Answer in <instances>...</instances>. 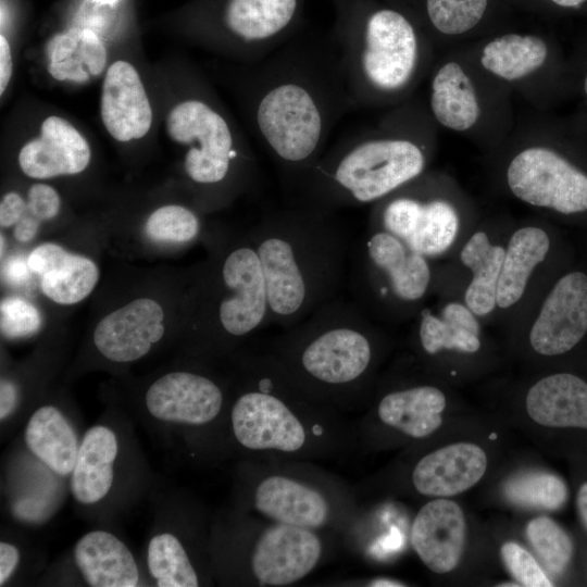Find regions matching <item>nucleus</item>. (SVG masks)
<instances>
[{
  "instance_id": "nucleus-19",
  "label": "nucleus",
  "mask_w": 587,
  "mask_h": 587,
  "mask_svg": "<svg viewBox=\"0 0 587 587\" xmlns=\"http://www.w3.org/2000/svg\"><path fill=\"white\" fill-rule=\"evenodd\" d=\"M300 0H227L224 27L254 60L270 55L290 39Z\"/></svg>"
},
{
  "instance_id": "nucleus-1",
  "label": "nucleus",
  "mask_w": 587,
  "mask_h": 587,
  "mask_svg": "<svg viewBox=\"0 0 587 587\" xmlns=\"http://www.w3.org/2000/svg\"><path fill=\"white\" fill-rule=\"evenodd\" d=\"M251 115L265 152L292 189L353 109L335 39L289 40L259 61Z\"/></svg>"
},
{
  "instance_id": "nucleus-28",
  "label": "nucleus",
  "mask_w": 587,
  "mask_h": 587,
  "mask_svg": "<svg viewBox=\"0 0 587 587\" xmlns=\"http://www.w3.org/2000/svg\"><path fill=\"white\" fill-rule=\"evenodd\" d=\"M117 451V438L111 428L97 425L85 433L71 473V491L77 502L92 504L109 494Z\"/></svg>"
},
{
  "instance_id": "nucleus-8",
  "label": "nucleus",
  "mask_w": 587,
  "mask_h": 587,
  "mask_svg": "<svg viewBox=\"0 0 587 587\" xmlns=\"http://www.w3.org/2000/svg\"><path fill=\"white\" fill-rule=\"evenodd\" d=\"M252 363V385L238 396L230 411L236 440L252 451L302 450L308 433L291 407L302 386L273 354Z\"/></svg>"
},
{
  "instance_id": "nucleus-34",
  "label": "nucleus",
  "mask_w": 587,
  "mask_h": 587,
  "mask_svg": "<svg viewBox=\"0 0 587 587\" xmlns=\"http://www.w3.org/2000/svg\"><path fill=\"white\" fill-rule=\"evenodd\" d=\"M517 516H522V520L514 525L516 532L557 583L572 564L575 553L573 538L549 513Z\"/></svg>"
},
{
  "instance_id": "nucleus-29",
  "label": "nucleus",
  "mask_w": 587,
  "mask_h": 587,
  "mask_svg": "<svg viewBox=\"0 0 587 587\" xmlns=\"http://www.w3.org/2000/svg\"><path fill=\"white\" fill-rule=\"evenodd\" d=\"M24 437L30 452L51 471L61 476L72 473L80 444L73 426L58 408H38L27 422Z\"/></svg>"
},
{
  "instance_id": "nucleus-42",
  "label": "nucleus",
  "mask_w": 587,
  "mask_h": 587,
  "mask_svg": "<svg viewBox=\"0 0 587 587\" xmlns=\"http://www.w3.org/2000/svg\"><path fill=\"white\" fill-rule=\"evenodd\" d=\"M26 209V200H24L17 192L11 191L5 193L0 203L1 227L8 228L16 225L25 214Z\"/></svg>"
},
{
  "instance_id": "nucleus-26",
  "label": "nucleus",
  "mask_w": 587,
  "mask_h": 587,
  "mask_svg": "<svg viewBox=\"0 0 587 587\" xmlns=\"http://www.w3.org/2000/svg\"><path fill=\"white\" fill-rule=\"evenodd\" d=\"M74 561L91 587H135L139 571L128 547L113 534L92 530L78 539Z\"/></svg>"
},
{
  "instance_id": "nucleus-3",
  "label": "nucleus",
  "mask_w": 587,
  "mask_h": 587,
  "mask_svg": "<svg viewBox=\"0 0 587 587\" xmlns=\"http://www.w3.org/2000/svg\"><path fill=\"white\" fill-rule=\"evenodd\" d=\"M379 346L366 313L338 295L284 329L273 355L314 396H345L371 379Z\"/></svg>"
},
{
  "instance_id": "nucleus-25",
  "label": "nucleus",
  "mask_w": 587,
  "mask_h": 587,
  "mask_svg": "<svg viewBox=\"0 0 587 587\" xmlns=\"http://www.w3.org/2000/svg\"><path fill=\"white\" fill-rule=\"evenodd\" d=\"M255 510L275 523L310 529L325 526L330 505L319 489L285 475H270L257 486Z\"/></svg>"
},
{
  "instance_id": "nucleus-40",
  "label": "nucleus",
  "mask_w": 587,
  "mask_h": 587,
  "mask_svg": "<svg viewBox=\"0 0 587 587\" xmlns=\"http://www.w3.org/2000/svg\"><path fill=\"white\" fill-rule=\"evenodd\" d=\"M1 332L7 337H22L37 332L41 315L30 302L20 297H7L0 303Z\"/></svg>"
},
{
  "instance_id": "nucleus-7",
  "label": "nucleus",
  "mask_w": 587,
  "mask_h": 587,
  "mask_svg": "<svg viewBox=\"0 0 587 587\" xmlns=\"http://www.w3.org/2000/svg\"><path fill=\"white\" fill-rule=\"evenodd\" d=\"M410 542L424 567L450 584L486 579L498 565L487 524L458 498L426 500L412 521Z\"/></svg>"
},
{
  "instance_id": "nucleus-13",
  "label": "nucleus",
  "mask_w": 587,
  "mask_h": 587,
  "mask_svg": "<svg viewBox=\"0 0 587 587\" xmlns=\"http://www.w3.org/2000/svg\"><path fill=\"white\" fill-rule=\"evenodd\" d=\"M471 412L444 387L416 382L385 389L373 409L375 425L387 447L417 445Z\"/></svg>"
},
{
  "instance_id": "nucleus-2",
  "label": "nucleus",
  "mask_w": 587,
  "mask_h": 587,
  "mask_svg": "<svg viewBox=\"0 0 587 587\" xmlns=\"http://www.w3.org/2000/svg\"><path fill=\"white\" fill-rule=\"evenodd\" d=\"M249 238L264 274L270 324L292 327L339 295L352 241L333 211L303 204L277 210Z\"/></svg>"
},
{
  "instance_id": "nucleus-51",
  "label": "nucleus",
  "mask_w": 587,
  "mask_h": 587,
  "mask_svg": "<svg viewBox=\"0 0 587 587\" xmlns=\"http://www.w3.org/2000/svg\"><path fill=\"white\" fill-rule=\"evenodd\" d=\"M584 91L587 96V73H586V76H585V79H584Z\"/></svg>"
},
{
  "instance_id": "nucleus-30",
  "label": "nucleus",
  "mask_w": 587,
  "mask_h": 587,
  "mask_svg": "<svg viewBox=\"0 0 587 587\" xmlns=\"http://www.w3.org/2000/svg\"><path fill=\"white\" fill-rule=\"evenodd\" d=\"M549 247L548 234L539 227L526 226L514 232L504 251L498 280L499 308H510L521 299L530 274L545 260Z\"/></svg>"
},
{
  "instance_id": "nucleus-21",
  "label": "nucleus",
  "mask_w": 587,
  "mask_h": 587,
  "mask_svg": "<svg viewBox=\"0 0 587 587\" xmlns=\"http://www.w3.org/2000/svg\"><path fill=\"white\" fill-rule=\"evenodd\" d=\"M164 312L158 301L138 298L102 317L93 344L108 360L128 363L145 357L164 335Z\"/></svg>"
},
{
  "instance_id": "nucleus-48",
  "label": "nucleus",
  "mask_w": 587,
  "mask_h": 587,
  "mask_svg": "<svg viewBox=\"0 0 587 587\" xmlns=\"http://www.w3.org/2000/svg\"><path fill=\"white\" fill-rule=\"evenodd\" d=\"M369 586L372 587H404L408 584L403 580L392 577H376L369 582Z\"/></svg>"
},
{
  "instance_id": "nucleus-22",
  "label": "nucleus",
  "mask_w": 587,
  "mask_h": 587,
  "mask_svg": "<svg viewBox=\"0 0 587 587\" xmlns=\"http://www.w3.org/2000/svg\"><path fill=\"white\" fill-rule=\"evenodd\" d=\"M90 157L88 142L71 123L49 116L41 124L40 136L20 150L18 165L26 176L46 179L83 172Z\"/></svg>"
},
{
  "instance_id": "nucleus-15",
  "label": "nucleus",
  "mask_w": 587,
  "mask_h": 587,
  "mask_svg": "<svg viewBox=\"0 0 587 587\" xmlns=\"http://www.w3.org/2000/svg\"><path fill=\"white\" fill-rule=\"evenodd\" d=\"M376 203L370 226L392 234L425 258L444 253L457 237L459 217L446 200L423 199L396 190Z\"/></svg>"
},
{
  "instance_id": "nucleus-18",
  "label": "nucleus",
  "mask_w": 587,
  "mask_h": 587,
  "mask_svg": "<svg viewBox=\"0 0 587 587\" xmlns=\"http://www.w3.org/2000/svg\"><path fill=\"white\" fill-rule=\"evenodd\" d=\"M322 551L321 538L314 529L274 523L254 544L251 571L261 586H287L309 575Z\"/></svg>"
},
{
  "instance_id": "nucleus-36",
  "label": "nucleus",
  "mask_w": 587,
  "mask_h": 587,
  "mask_svg": "<svg viewBox=\"0 0 587 587\" xmlns=\"http://www.w3.org/2000/svg\"><path fill=\"white\" fill-rule=\"evenodd\" d=\"M488 523L495 557L507 578L519 587H552L555 585L534 552L516 532L503 523Z\"/></svg>"
},
{
  "instance_id": "nucleus-14",
  "label": "nucleus",
  "mask_w": 587,
  "mask_h": 587,
  "mask_svg": "<svg viewBox=\"0 0 587 587\" xmlns=\"http://www.w3.org/2000/svg\"><path fill=\"white\" fill-rule=\"evenodd\" d=\"M510 190L520 200L563 214L587 211V175L559 153L530 147L507 171Z\"/></svg>"
},
{
  "instance_id": "nucleus-44",
  "label": "nucleus",
  "mask_w": 587,
  "mask_h": 587,
  "mask_svg": "<svg viewBox=\"0 0 587 587\" xmlns=\"http://www.w3.org/2000/svg\"><path fill=\"white\" fill-rule=\"evenodd\" d=\"M12 76L11 48L7 38L0 36V93L3 95Z\"/></svg>"
},
{
  "instance_id": "nucleus-17",
  "label": "nucleus",
  "mask_w": 587,
  "mask_h": 587,
  "mask_svg": "<svg viewBox=\"0 0 587 587\" xmlns=\"http://www.w3.org/2000/svg\"><path fill=\"white\" fill-rule=\"evenodd\" d=\"M587 333V275L562 276L545 299L528 334V346L538 357L570 352Z\"/></svg>"
},
{
  "instance_id": "nucleus-35",
  "label": "nucleus",
  "mask_w": 587,
  "mask_h": 587,
  "mask_svg": "<svg viewBox=\"0 0 587 587\" xmlns=\"http://www.w3.org/2000/svg\"><path fill=\"white\" fill-rule=\"evenodd\" d=\"M547 55L548 47L541 38L508 34L495 38L484 47L480 63L494 75L515 80L541 67Z\"/></svg>"
},
{
  "instance_id": "nucleus-5",
  "label": "nucleus",
  "mask_w": 587,
  "mask_h": 587,
  "mask_svg": "<svg viewBox=\"0 0 587 587\" xmlns=\"http://www.w3.org/2000/svg\"><path fill=\"white\" fill-rule=\"evenodd\" d=\"M334 39L353 109L401 95L417 73L420 39L397 10L342 2Z\"/></svg>"
},
{
  "instance_id": "nucleus-12",
  "label": "nucleus",
  "mask_w": 587,
  "mask_h": 587,
  "mask_svg": "<svg viewBox=\"0 0 587 587\" xmlns=\"http://www.w3.org/2000/svg\"><path fill=\"white\" fill-rule=\"evenodd\" d=\"M210 292V322L228 339L247 337L270 324L264 274L250 238L221 259Z\"/></svg>"
},
{
  "instance_id": "nucleus-38",
  "label": "nucleus",
  "mask_w": 587,
  "mask_h": 587,
  "mask_svg": "<svg viewBox=\"0 0 587 587\" xmlns=\"http://www.w3.org/2000/svg\"><path fill=\"white\" fill-rule=\"evenodd\" d=\"M200 218L192 210L168 204L153 211L146 221L145 233L153 241L187 243L200 233Z\"/></svg>"
},
{
  "instance_id": "nucleus-50",
  "label": "nucleus",
  "mask_w": 587,
  "mask_h": 587,
  "mask_svg": "<svg viewBox=\"0 0 587 587\" xmlns=\"http://www.w3.org/2000/svg\"><path fill=\"white\" fill-rule=\"evenodd\" d=\"M96 2H100V3H104V4H109V3H114L116 2L117 0H95Z\"/></svg>"
},
{
  "instance_id": "nucleus-37",
  "label": "nucleus",
  "mask_w": 587,
  "mask_h": 587,
  "mask_svg": "<svg viewBox=\"0 0 587 587\" xmlns=\"http://www.w3.org/2000/svg\"><path fill=\"white\" fill-rule=\"evenodd\" d=\"M148 567L160 587H197L199 578L180 540L171 533L154 535L148 545Z\"/></svg>"
},
{
  "instance_id": "nucleus-47",
  "label": "nucleus",
  "mask_w": 587,
  "mask_h": 587,
  "mask_svg": "<svg viewBox=\"0 0 587 587\" xmlns=\"http://www.w3.org/2000/svg\"><path fill=\"white\" fill-rule=\"evenodd\" d=\"M575 501L579 521L587 532V480L582 482L578 486Z\"/></svg>"
},
{
  "instance_id": "nucleus-31",
  "label": "nucleus",
  "mask_w": 587,
  "mask_h": 587,
  "mask_svg": "<svg viewBox=\"0 0 587 587\" xmlns=\"http://www.w3.org/2000/svg\"><path fill=\"white\" fill-rule=\"evenodd\" d=\"M430 111L445 127L464 132L479 116L474 86L457 62H447L436 72L430 85Z\"/></svg>"
},
{
  "instance_id": "nucleus-46",
  "label": "nucleus",
  "mask_w": 587,
  "mask_h": 587,
  "mask_svg": "<svg viewBox=\"0 0 587 587\" xmlns=\"http://www.w3.org/2000/svg\"><path fill=\"white\" fill-rule=\"evenodd\" d=\"M40 221L25 212L20 222L15 225L14 237L17 241H30L39 229Z\"/></svg>"
},
{
  "instance_id": "nucleus-11",
  "label": "nucleus",
  "mask_w": 587,
  "mask_h": 587,
  "mask_svg": "<svg viewBox=\"0 0 587 587\" xmlns=\"http://www.w3.org/2000/svg\"><path fill=\"white\" fill-rule=\"evenodd\" d=\"M496 414L511 429L546 447L561 433L587 432V382L569 372L544 375Z\"/></svg>"
},
{
  "instance_id": "nucleus-45",
  "label": "nucleus",
  "mask_w": 587,
  "mask_h": 587,
  "mask_svg": "<svg viewBox=\"0 0 587 587\" xmlns=\"http://www.w3.org/2000/svg\"><path fill=\"white\" fill-rule=\"evenodd\" d=\"M17 400V390L15 385L1 379L0 384V419L4 421L14 410Z\"/></svg>"
},
{
  "instance_id": "nucleus-10",
  "label": "nucleus",
  "mask_w": 587,
  "mask_h": 587,
  "mask_svg": "<svg viewBox=\"0 0 587 587\" xmlns=\"http://www.w3.org/2000/svg\"><path fill=\"white\" fill-rule=\"evenodd\" d=\"M171 139L184 147V170L196 185L215 187L230 179L236 166L250 165L228 120L204 99L176 104L166 118Z\"/></svg>"
},
{
  "instance_id": "nucleus-39",
  "label": "nucleus",
  "mask_w": 587,
  "mask_h": 587,
  "mask_svg": "<svg viewBox=\"0 0 587 587\" xmlns=\"http://www.w3.org/2000/svg\"><path fill=\"white\" fill-rule=\"evenodd\" d=\"M488 0H425L430 24L441 34L460 35L483 18Z\"/></svg>"
},
{
  "instance_id": "nucleus-20",
  "label": "nucleus",
  "mask_w": 587,
  "mask_h": 587,
  "mask_svg": "<svg viewBox=\"0 0 587 587\" xmlns=\"http://www.w3.org/2000/svg\"><path fill=\"white\" fill-rule=\"evenodd\" d=\"M148 412L162 422L204 425L220 414L224 394L212 378L177 371L154 380L145 396Z\"/></svg>"
},
{
  "instance_id": "nucleus-27",
  "label": "nucleus",
  "mask_w": 587,
  "mask_h": 587,
  "mask_svg": "<svg viewBox=\"0 0 587 587\" xmlns=\"http://www.w3.org/2000/svg\"><path fill=\"white\" fill-rule=\"evenodd\" d=\"M475 314L461 303L446 304L439 315L432 310L420 312L417 345L424 357L434 359L453 353L472 357L482 349L479 324Z\"/></svg>"
},
{
  "instance_id": "nucleus-23",
  "label": "nucleus",
  "mask_w": 587,
  "mask_h": 587,
  "mask_svg": "<svg viewBox=\"0 0 587 587\" xmlns=\"http://www.w3.org/2000/svg\"><path fill=\"white\" fill-rule=\"evenodd\" d=\"M101 117L109 134L118 141L143 137L152 123V111L136 68L126 61L107 71L101 93Z\"/></svg>"
},
{
  "instance_id": "nucleus-16",
  "label": "nucleus",
  "mask_w": 587,
  "mask_h": 587,
  "mask_svg": "<svg viewBox=\"0 0 587 587\" xmlns=\"http://www.w3.org/2000/svg\"><path fill=\"white\" fill-rule=\"evenodd\" d=\"M482 487L486 503L516 515L550 514L562 510L569 500L567 485L560 475L539 460L512 453Z\"/></svg>"
},
{
  "instance_id": "nucleus-24",
  "label": "nucleus",
  "mask_w": 587,
  "mask_h": 587,
  "mask_svg": "<svg viewBox=\"0 0 587 587\" xmlns=\"http://www.w3.org/2000/svg\"><path fill=\"white\" fill-rule=\"evenodd\" d=\"M26 262L28 270L40 276L42 294L58 304L70 305L84 300L99 279V268L91 259L54 242L34 248Z\"/></svg>"
},
{
  "instance_id": "nucleus-33",
  "label": "nucleus",
  "mask_w": 587,
  "mask_h": 587,
  "mask_svg": "<svg viewBox=\"0 0 587 587\" xmlns=\"http://www.w3.org/2000/svg\"><path fill=\"white\" fill-rule=\"evenodd\" d=\"M504 251L492 245L484 232H477L466 241L460 259L473 277L466 288L465 305L475 314L484 316L497 305V286Z\"/></svg>"
},
{
  "instance_id": "nucleus-41",
  "label": "nucleus",
  "mask_w": 587,
  "mask_h": 587,
  "mask_svg": "<svg viewBox=\"0 0 587 587\" xmlns=\"http://www.w3.org/2000/svg\"><path fill=\"white\" fill-rule=\"evenodd\" d=\"M26 212L39 220L54 218L60 211L61 200L54 188L46 184H34L27 192Z\"/></svg>"
},
{
  "instance_id": "nucleus-6",
  "label": "nucleus",
  "mask_w": 587,
  "mask_h": 587,
  "mask_svg": "<svg viewBox=\"0 0 587 587\" xmlns=\"http://www.w3.org/2000/svg\"><path fill=\"white\" fill-rule=\"evenodd\" d=\"M511 428L497 414L470 413L417 444L405 483L422 498H459L482 487L511 454Z\"/></svg>"
},
{
  "instance_id": "nucleus-43",
  "label": "nucleus",
  "mask_w": 587,
  "mask_h": 587,
  "mask_svg": "<svg viewBox=\"0 0 587 587\" xmlns=\"http://www.w3.org/2000/svg\"><path fill=\"white\" fill-rule=\"evenodd\" d=\"M20 562L18 549L7 541L0 542V586H3L14 573Z\"/></svg>"
},
{
  "instance_id": "nucleus-32",
  "label": "nucleus",
  "mask_w": 587,
  "mask_h": 587,
  "mask_svg": "<svg viewBox=\"0 0 587 587\" xmlns=\"http://www.w3.org/2000/svg\"><path fill=\"white\" fill-rule=\"evenodd\" d=\"M48 71L58 80L84 83L102 73L107 51L89 29H70L53 36L47 45Z\"/></svg>"
},
{
  "instance_id": "nucleus-49",
  "label": "nucleus",
  "mask_w": 587,
  "mask_h": 587,
  "mask_svg": "<svg viewBox=\"0 0 587 587\" xmlns=\"http://www.w3.org/2000/svg\"><path fill=\"white\" fill-rule=\"evenodd\" d=\"M557 5L563 7V8H575L583 4L586 0H551Z\"/></svg>"
},
{
  "instance_id": "nucleus-4",
  "label": "nucleus",
  "mask_w": 587,
  "mask_h": 587,
  "mask_svg": "<svg viewBox=\"0 0 587 587\" xmlns=\"http://www.w3.org/2000/svg\"><path fill=\"white\" fill-rule=\"evenodd\" d=\"M426 153L420 141L382 129L341 138L326 149L296 187V204L335 212L376 203L421 176Z\"/></svg>"
},
{
  "instance_id": "nucleus-9",
  "label": "nucleus",
  "mask_w": 587,
  "mask_h": 587,
  "mask_svg": "<svg viewBox=\"0 0 587 587\" xmlns=\"http://www.w3.org/2000/svg\"><path fill=\"white\" fill-rule=\"evenodd\" d=\"M346 279L352 300L366 313L417 303L428 290L432 271L427 258L392 234L370 226L360 241H352Z\"/></svg>"
},
{
  "instance_id": "nucleus-52",
  "label": "nucleus",
  "mask_w": 587,
  "mask_h": 587,
  "mask_svg": "<svg viewBox=\"0 0 587 587\" xmlns=\"http://www.w3.org/2000/svg\"><path fill=\"white\" fill-rule=\"evenodd\" d=\"M3 243H4V239H3V236L1 235V257L3 255Z\"/></svg>"
}]
</instances>
